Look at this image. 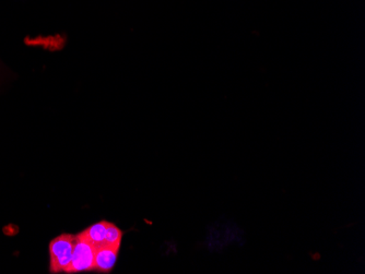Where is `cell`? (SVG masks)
<instances>
[{
    "mask_svg": "<svg viewBox=\"0 0 365 274\" xmlns=\"http://www.w3.org/2000/svg\"><path fill=\"white\" fill-rule=\"evenodd\" d=\"M76 244L75 235L63 234L53 239L49 244V271L52 273H67L73 258Z\"/></svg>",
    "mask_w": 365,
    "mask_h": 274,
    "instance_id": "6da1fadb",
    "label": "cell"
},
{
    "mask_svg": "<svg viewBox=\"0 0 365 274\" xmlns=\"http://www.w3.org/2000/svg\"><path fill=\"white\" fill-rule=\"evenodd\" d=\"M94 253L96 247L85 237L78 234L73 247V258L67 273L94 271Z\"/></svg>",
    "mask_w": 365,
    "mask_h": 274,
    "instance_id": "7a4b0ae2",
    "label": "cell"
},
{
    "mask_svg": "<svg viewBox=\"0 0 365 274\" xmlns=\"http://www.w3.org/2000/svg\"><path fill=\"white\" fill-rule=\"evenodd\" d=\"M120 247L101 246L94 253V271L110 273L118 263Z\"/></svg>",
    "mask_w": 365,
    "mask_h": 274,
    "instance_id": "3957f363",
    "label": "cell"
},
{
    "mask_svg": "<svg viewBox=\"0 0 365 274\" xmlns=\"http://www.w3.org/2000/svg\"><path fill=\"white\" fill-rule=\"evenodd\" d=\"M108 222L101 221V222L96 223L89 228H86L80 233L82 237H85L88 241H90L96 248L101 246H106V231H108Z\"/></svg>",
    "mask_w": 365,
    "mask_h": 274,
    "instance_id": "277c9868",
    "label": "cell"
},
{
    "mask_svg": "<svg viewBox=\"0 0 365 274\" xmlns=\"http://www.w3.org/2000/svg\"><path fill=\"white\" fill-rule=\"evenodd\" d=\"M123 232L120 228L113 223L108 222V231H106V246L120 247L122 245Z\"/></svg>",
    "mask_w": 365,
    "mask_h": 274,
    "instance_id": "5b68a950",
    "label": "cell"
}]
</instances>
